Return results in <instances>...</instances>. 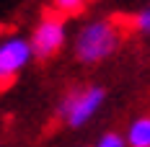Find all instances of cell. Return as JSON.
I'll use <instances>...</instances> for the list:
<instances>
[{
  "label": "cell",
  "instance_id": "1",
  "mask_svg": "<svg viewBox=\"0 0 150 147\" xmlns=\"http://www.w3.org/2000/svg\"><path fill=\"white\" fill-rule=\"evenodd\" d=\"M119 46V29L111 21H91L88 26H83L78 39H75V54L80 62L93 65L101 62L109 54H114Z\"/></svg>",
  "mask_w": 150,
  "mask_h": 147
},
{
  "label": "cell",
  "instance_id": "5",
  "mask_svg": "<svg viewBox=\"0 0 150 147\" xmlns=\"http://www.w3.org/2000/svg\"><path fill=\"white\" fill-rule=\"evenodd\" d=\"M127 145L129 147H150V116H140L127 127Z\"/></svg>",
  "mask_w": 150,
  "mask_h": 147
},
{
  "label": "cell",
  "instance_id": "6",
  "mask_svg": "<svg viewBox=\"0 0 150 147\" xmlns=\"http://www.w3.org/2000/svg\"><path fill=\"white\" fill-rule=\"evenodd\" d=\"M96 147H129L127 145V137H122V134L117 132H106L98 142H96Z\"/></svg>",
  "mask_w": 150,
  "mask_h": 147
},
{
  "label": "cell",
  "instance_id": "2",
  "mask_svg": "<svg viewBox=\"0 0 150 147\" xmlns=\"http://www.w3.org/2000/svg\"><path fill=\"white\" fill-rule=\"evenodd\" d=\"M104 98H106L104 88H80V90H73V93H67V96L62 98L57 114H60L70 127H83V124L91 121V116L101 108Z\"/></svg>",
  "mask_w": 150,
  "mask_h": 147
},
{
  "label": "cell",
  "instance_id": "4",
  "mask_svg": "<svg viewBox=\"0 0 150 147\" xmlns=\"http://www.w3.org/2000/svg\"><path fill=\"white\" fill-rule=\"evenodd\" d=\"M36 57L31 41L21 39V36H11L0 44V75H3V88L13 80V75L29 65V59Z\"/></svg>",
  "mask_w": 150,
  "mask_h": 147
},
{
  "label": "cell",
  "instance_id": "7",
  "mask_svg": "<svg viewBox=\"0 0 150 147\" xmlns=\"http://www.w3.org/2000/svg\"><path fill=\"white\" fill-rule=\"evenodd\" d=\"M86 0H54V8L60 13H80Z\"/></svg>",
  "mask_w": 150,
  "mask_h": 147
},
{
  "label": "cell",
  "instance_id": "3",
  "mask_svg": "<svg viewBox=\"0 0 150 147\" xmlns=\"http://www.w3.org/2000/svg\"><path fill=\"white\" fill-rule=\"evenodd\" d=\"M62 44H65V21L54 13H47L31 36L34 54L39 59H49L62 49Z\"/></svg>",
  "mask_w": 150,
  "mask_h": 147
},
{
  "label": "cell",
  "instance_id": "8",
  "mask_svg": "<svg viewBox=\"0 0 150 147\" xmlns=\"http://www.w3.org/2000/svg\"><path fill=\"white\" fill-rule=\"evenodd\" d=\"M135 26H137L140 31L150 34V8H145V11H140V13L135 15Z\"/></svg>",
  "mask_w": 150,
  "mask_h": 147
}]
</instances>
